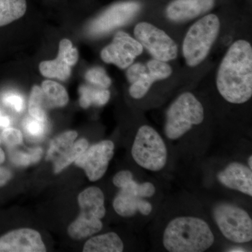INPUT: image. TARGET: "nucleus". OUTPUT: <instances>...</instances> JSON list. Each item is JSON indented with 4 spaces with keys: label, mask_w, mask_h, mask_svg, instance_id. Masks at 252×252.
Here are the masks:
<instances>
[{
    "label": "nucleus",
    "mask_w": 252,
    "mask_h": 252,
    "mask_svg": "<svg viewBox=\"0 0 252 252\" xmlns=\"http://www.w3.org/2000/svg\"><path fill=\"white\" fill-rule=\"evenodd\" d=\"M42 155V149L36 148L32 149L29 152L15 151L10 154L11 160L18 166H28L31 164L35 163L40 160Z\"/></svg>",
    "instance_id": "obj_25"
},
{
    "label": "nucleus",
    "mask_w": 252,
    "mask_h": 252,
    "mask_svg": "<svg viewBox=\"0 0 252 252\" xmlns=\"http://www.w3.org/2000/svg\"><path fill=\"white\" fill-rule=\"evenodd\" d=\"M214 217L225 238L235 243L252 240V220L248 212L230 204L222 203L214 210Z\"/></svg>",
    "instance_id": "obj_6"
},
{
    "label": "nucleus",
    "mask_w": 252,
    "mask_h": 252,
    "mask_svg": "<svg viewBox=\"0 0 252 252\" xmlns=\"http://www.w3.org/2000/svg\"><path fill=\"white\" fill-rule=\"evenodd\" d=\"M248 164L249 167H250V169H252V156H250V158H249L248 160Z\"/></svg>",
    "instance_id": "obj_36"
},
{
    "label": "nucleus",
    "mask_w": 252,
    "mask_h": 252,
    "mask_svg": "<svg viewBox=\"0 0 252 252\" xmlns=\"http://www.w3.org/2000/svg\"><path fill=\"white\" fill-rule=\"evenodd\" d=\"M114 153V144L110 140H104L91 146L75 160V165L85 171L91 182L103 177Z\"/></svg>",
    "instance_id": "obj_12"
},
{
    "label": "nucleus",
    "mask_w": 252,
    "mask_h": 252,
    "mask_svg": "<svg viewBox=\"0 0 252 252\" xmlns=\"http://www.w3.org/2000/svg\"><path fill=\"white\" fill-rule=\"evenodd\" d=\"M134 34L154 59L167 62L177 58L178 49L175 41L151 23H138L134 30Z\"/></svg>",
    "instance_id": "obj_9"
},
{
    "label": "nucleus",
    "mask_w": 252,
    "mask_h": 252,
    "mask_svg": "<svg viewBox=\"0 0 252 252\" xmlns=\"http://www.w3.org/2000/svg\"><path fill=\"white\" fill-rule=\"evenodd\" d=\"M1 142V141H0ZM5 160V154L4 151L0 148V164L3 163Z\"/></svg>",
    "instance_id": "obj_34"
},
{
    "label": "nucleus",
    "mask_w": 252,
    "mask_h": 252,
    "mask_svg": "<svg viewBox=\"0 0 252 252\" xmlns=\"http://www.w3.org/2000/svg\"><path fill=\"white\" fill-rule=\"evenodd\" d=\"M86 80L93 85L102 89H108L112 80L102 67H94L89 69L86 74Z\"/></svg>",
    "instance_id": "obj_27"
},
{
    "label": "nucleus",
    "mask_w": 252,
    "mask_h": 252,
    "mask_svg": "<svg viewBox=\"0 0 252 252\" xmlns=\"http://www.w3.org/2000/svg\"><path fill=\"white\" fill-rule=\"evenodd\" d=\"M132 177H133V175L130 171L123 170V171L118 172L117 175L114 176V179H113V183L116 187L120 188L127 180H130Z\"/></svg>",
    "instance_id": "obj_31"
},
{
    "label": "nucleus",
    "mask_w": 252,
    "mask_h": 252,
    "mask_svg": "<svg viewBox=\"0 0 252 252\" xmlns=\"http://www.w3.org/2000/svg\"><path fill=\"white\" fill-rule=\"evenodd\" d=\"M1 138L6 145L14 147L22 143L23 137L21 131L14 127H6L1 133Z\"/></svg>",
    "instance_id": "obj_29"
},
{
    "label": "nucleus",
    "mask_w": 252,
    "mask_h": 252,
    "mask_svg": "<svg viewBox=\"0 0 252 252\" xmlns=\"http://www.w3.org/2000/svg\"><path fill=\"white\" fill-rule=\"evenodd\" d=\"M46 107L42 89L38 86H33L29 99V113L31 117L42 122H47Z\"/></svg>",
    "instance_id": "obj_24"
},
{
    "label": "nucleus",
    "mask_w": 252,
    "mask_h": 252,
    "mask_svg": "<svg viewBox=\"0 0 252 252\" xmlns=\"http://www.w3.org/2000/svg\"><path fill=\"white\" fill-rule=\"evenodd\" d=\"M220 95L233 104L248 102L252 95V48L238 40L232 44L220 63L217 76Z\"/></svg>",
    "instance_id": "obj_1"
},
{
    "label": "nucleus",
    "mask_w": 252,
    "mask_h": 252,
    "mask_svg": "<svg viewBox=\"0 0 252 252\" xmlns=\"http://www.w3.org/2000/svg\"><path fill=\"white\" fill-rule=\"evenodd\" d=\"M11 124V120L7 116L3 115L0 112V127H8Z\"/></svg>",
    "instance_id": "obj_33"
},
{
    "label": "nucleus",
    "mask_w": 252,
    "mask_h": 252,
    "mask_svg": "<svg viewBox=\"0 0 252 252\" xmlns=\"http://www.w3.org/2000/svg\"><path fill=\"white\" fill-rule=\"evenodd\" d=\"M46 107H63L68 103L69 96L67 91L56 81L46 80L41 84Z\"/></svg>",
    "instance_id": "obj_18"
},
{
    "label": "nucleus",
    "mask_w": 252,
    "mask_h": 252,
    "mask_svg": "<svg viewBox=\"0 0 252 252\" xmlns=\"http://www.w3.org/2000/svg\"><path fill=\"white\" fill-rule=\"evenodd\" d=\"M203 105L190 93L181 94L167 112L165 133L170 140H177L193 126L203 122Z\"/></svg>",
    "instance_id": "obj_4"
},
{
    "label": "nucleus",
    "mask_w": 252,
    "mask_h": 252,
    "mask_svg": "<svg viewBox=\"0 0 252 252\" xmlns=\"http://www.w3.org/2000/svg\"><path fill=\"white\" fill-rule=\"evenodd\" d=\"M163 245L170 252H203L213 245L215 236L207 222L193 217L174 219L163 234Z\"/></svg>",
    "instance_id": "obj_2"
},
{
    "label": "nucleus",
    "mask_w": 252,
    "mask_h": 252,
    "mask_svg": "<svg viewBox=\"0 0 252 252\" xmlns=\"http://www.w3.org/2000/svg\"><path fill=\"white\" fill-rule=\"evenodd\" d=\"M121 190L113 203L114 210L124 217L134 216L137 212L149 215L152 211V205L144 198L153 196L155 187L150 182L138 184L131 178L120 187Z\"/></svg>",
    "instance_id": "obj_7"
},
{
    "label": "nucleus",
    "mask_w": 252,
    "mask_h": 252,
    "mask_svg": "<svg viewBox=\"0 0 252 252\" xmlns=\"http://www.w3.org/2000/svg\"><path fill=\"white\" fill-rule=\"evenodd\" d=\"M58 56L67 63L68 65L72 67L76 64L79 60V52L76 48L73 47L72 41L64 39L59 43Z\"/></svg>",
    "instance_id": "obj_28"
},
{
    "label": "nucleus",
    "mask_w": 252,
    "mask_h": 252,
    "mask_svg": "<svg viewBox=\"0 0 252 252\" xmlns=\"http://www.w3.org/2000/svg\"><path fill=\"white\" fill-rule=\"evenodd\" d=\"M124 243L117 233H111L97 235L86 242L83 251L84 252H122Z\"/></svg>",
    "instance_id": "obj_17"
},
{
    "label": "nucleus",
    "mask_w": 252,
    "mask_h": 252,
    "mask_svg": "<svg viewBox=\"0 0 252 252\" xmlns=\"http://www.w3.org/2000/svg\"><path fill=\"white\" fill-rule=\"evenodd\" d=\"M12 178V173L8 169L0 167V187H4Z\"/></svg>",
    "instance_id": "obj_32"
},
{
    "label": "nucleus",
    "mask_w": 252,
    "mask_h": 252,
    "mask_svg": "<svg viewBox=\"0 0 252 252\" xmlns=\"http://www.w3.org/2000/svg\"><path fill=\"white\" fill-rule=\"evenodd\" d=\"M47 122H42L34 118L28 117L23 122V128L31 138L40 139L45 135Z\"/></svg>",
    "instance_id": "obj_26"
},
{
    "label": "nucleus",
    "mask_w": 252,
    "mask_h": 252,
    "mask_svg": "<svg viewBox=\"0 0 252 252\" xmlns=\"http://www.w3.org/2000/svg\"><path fill=\"white\" fill-rule=\"evenodd\" d=\"M88 148H89V142L86 139H81L74 142L72 147L68 149L62 157H60L54 162L55 173L62 172L72 162L75 161Z\"/></svg>",
    "instance_id": "obj_23"
},
{
    "label": "nucleus",
    "mask_w": 252,
    "mask_h": 252,
    "mask_svg": "<svg viewBox=\"0 0 252 252\" xmlns=\"http://www.w3.org/2000/svg\"><path fill=\"white\" fill-rule=\"evenodd\" d=\"M77 137V132L74 130L67 131L55 137L50 144L46 160L55 162L72 147Z\"/></svg>",
    "instance_id": "obj_20"
},
{
    "label": "nucleus",
    "mask_w": 252,
    "mask_h": 252,
    "mask_svg": "<svg viewBox=\"0 0 252 252\" xmlns=\"http://www.w3.org/2000/svg\"><path fill=\"white\" fill-rule=\"evenodd\" d=\"M220 29V21L216 15L202 18L189 30L183 43L184 57L190 67H195L207 57Z\"/></svg>",
    "instance_id": "obj_3"
},
{
    "label": "nucleus",
    "mask_w": 252,
    "mask_h": 252,
    "mask_svg": "<svg viewBox=\"0 0 252 252\" xmlns=\"http://www.w3.org/2000/svg\"><path fill=\"white\" fill-rule=\"evenodd\" d=\"M78 202L81 213L77 220L87 222L102 230L101 220L106 213L104 196L102 190L97 187H89L79 194Z\"/></svg>",
    "instance_id": "obj_14"
},
{
    "label": "nucleus",
    "mask_w": 252,
    "mask_h": 252,
    "mask_svg": "<svg viewBox=\"0 0 252 252\" xmlns=\"http://www.w3.org/2000/svg\"><path fill=\"white\" fill-rule=\"evenodd\" d=\"M143 52V47L136 39L124 32H118L109 45L101 52V58L106 63L126 69L133 63L136 57Z\"/></svg>",
    "instance_id": "obj_11"
},
{
    "label": "nucleus",
    "mask_w": 252,
    "mask_h": 252,
    "mask_svg": "<svg viewBox=\"0 0 252 252\" xmlns=\"http://www.w3.org/2000/svg\"><path fill=\"white\" fill-rule=\"evenodd\" d=\"M80 105L83 108H88L91 104L102 106L107 104L110 98V93L107 89L82 86L79 89Z\"/></svg>",
    "instance_id": "obj_21"
},
{
    "label": "nucleus",
    "mask_w": 252,
    "mask_h": 252,
    "mask_svg": "<svg viewBox=\"0 0 252 252\" xmlns=\"http://www.w3.org/2000/svg\"><path fill=\"white\" fill-rule=\"evenodd\" d=\"M228 252H245V250H244L243 248H236L231 249V250H229V251H228Z\"/></svg>",
    "instance_id": "obj_35"
},
{
    "label": "nucleus",
    "mask_w": 252,
    "mask_h": 252,
    "mask_svg": "<svg viewBox=\"0 0 252 252\" xmlns=\"http://www.w3.org/2000/svg\"><path fill=\"white\" fill-rule=\"evenodd\" d=\"M39 232L31 228L10 231L0 237V252H45Z\"/></svg>",
    "instance_id": "obj_13"
},
{
    "label": "nucleus",
    "mask_w": 252,
    "mask_h": 252,
    "mask_svg": "<svg viewBox=\"0 0 252 252\" xmlns=\"http://www.w3.org/2000/svg\"><path fill=\"white\" fill-rule=\"evenodd\" d=\"M39 69L41 74L45 77L56 78L60 80L65 81L70 77V66L59 56L52 61H43L39 64Z\"/></svg>",
    "instance_id": "obj_22"
},
{
    "label": "nucleus",
    "mask_w": 252,
    "mask_h": 252,
    "mask_svg": "<svg viewBox=\"0 0 252 252\" xmlns=\"http://www.w3.org/2000/svg\"><path fill=\"white\" fill-rule=\"evenodd\" d=\"M3 103L12 107L17 112H22L25 108V100L17 93H8L2 97Z\"/></svg>",
    "instance_id": "obj_30"
},
{
    "label": "nucleus",
    "mask_w": 252,
    "mask_h": 252,
    "mask_svg": "<svg viewBox=\"0 0 252 252\" xmlns=\"http://www.w3.org/2000/svg\"><path fill=\"white\" fill-rule=\"evenodd\" d=\"M132 156L140 166L160 171L166 165V146L157 130L149 126L140 127L132 147Z\"/></svg>",
    "instance_id": "obj_5"
},
{
    "label": "nucleus",
    "mask_w": 252,
    "mask_h": 252,
    "mask_svg": "<svg viewBox=\"0 0 252 252\" xmlns=\"http://www.w3.org/2000/svg\"><path fill=\"white\" fill-rule=\"evenodd\" d=\"M172 72L171 67L166 62L157 59L151 60L146 65L140 63L131 64L126 72L131 84L129 89L131 97L142 98L154 82L167 79Z\"/></svg>",
    "instance_id": "obj_8"
},
{
    "label": "nucleus",
    "mask_w": 252,
    "mask_h": 252,
    "mask_svg": "<svg viewBox=\"0 0 252 252\" xmlns=\"http://www.w3.org/2000/svg\"><path fill=\"white\" fill-rule=\"evenodd\" d=\"M26 10V0H0V27L19 19Z\"/></svg>",
    "instance_id": "obj_19"
},
{
    "label": "nucleus",
    "mask_w": 252,
    "mask_h": 252,
    "mask_svg": "<svg viewBox=\"0 0 252 252\" xmlns=\"http://www.w3.org/2000/svg\"><path fill=\"white\" fill-rule=\"evenodd\" d=\"M220 183L252 196V172L250 167L239 162H232L218 175Z\"/></svg>",
    "instance_id": "obj_16"
},
{
    "label": "nucleus",
    "mask_w": 252,
    "mask_h": 252,
    "mask_svg": "<svg viewBox=\"0 0 252 252\" xmlns=\"http://www.w3.org/2000/svg\"><path fill=\"white\" fill-rule=\"evenodd\" d=\"M141 5L135 1H123L113 5L91 23L89 32L98 36L124 26L140 11Z\"/></svg>",
    "instance_id": "obj_10"
},
{
    "label": "nucleus",
    "mask_w": 252,
    "mask_h": 252,
    "mask_svg": "<svg viewBox=\"0 0 252 252\" xmlns=\"http://www.w3.org/2000/svg\"><path fill=\"white\" fill-rule=\"evenodd\" d=\"M215 0H174L167 6L166 15L175 22L189 21L212 9Z\"/></svg>",
    "instance_id": "obj_15"
}]
</instances>
